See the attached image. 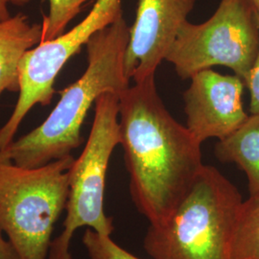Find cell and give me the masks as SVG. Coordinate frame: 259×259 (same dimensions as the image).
Listing matches in <instances>:
<instances>
[{"label": "cell", "instance_id": "6da1fadb", "mask_svg": "<svg viewBox=\"0 0 259 259\" xmlns=\"http://www.w3.org/2000/svg\"><path fill=\"white\" fill-rule=\"evenodd\" d=\"M118 120L132 200L150 225L160 224L203 169L202 143L168 111L156 76L121 93Z\"/></svg>", "mask_w": 259, "mask_h": 259}, {"label": "cell", "instance_id": "7a4b0ae2", "mask_svg": "<svg viewBox=\"0 0 259 259\" xmlns=\"http://www.w3.org/2000/svg\"><path fill=\"white\" fill-rule=\"evenodd\" d=\"M130 27L123 14L93 35L85 45L88 66L83 74L61 92L55 108L36 129L0 151V157L25 168H36L68 156L82 143L81 128L93 104L103 93L120 95L129 88L125 54Z\"/></svg>", "mask_w": 259, "mask_h": 259}, {"label": "cell", "instance_id": "3957f363", "mask_svg": "<svg viewBox=\"0 0 259 259\" xmlns=\"http://www.w3.org/2000/svg\"><path fill=\"white\" fill-rule=\"evenodd\" d=\"M242 196L211 165H204L166 219L150 225L143 246L154 259H231Z\"/></svg>", "mask_w": 259, "mask_h": 259}, {"label": "cell", "instance_id": "277c9868", "mask_svg": "<svg viewBox=\"0 0 259 259\" xmlns=\"http://www.w3.org/2000/svg\"><path fill=\"white\" fill-rule=\"evenodd\" d=\"M71 156L25 168L0 157V231L20 259H48L55 224L65 210Z\"/></svg>", "mask_w": 259, "mask_h": 259}, {"label": "cell", "instance_id": "5b68a950", "mask_svg": "<svg viewBox=\"0 0 259 259\" xmlns=\"http://www.w3.org/2000/svg\"><path fill=\"white\" fill-rule=\"evenodd\" d=\"M94 119L82 154L69 169V193L64 230L51 243L48 259H72L70 243L81 228L111 235L112 218L104 210L106 178L111 155L120 145L119 95L105 93L96 100Z\"/></svg>", "mask_w": 259, "mask_h": 259}, {"label": "cell", "instance_id": "8992f818", "mask_svg": "<svg viewBox=\"0 0 259 259\" xmlns=\"http://www.w3.org/2000/svg\"><path fill=\"white\" fill-rule=\"evenodd\" d=\"M258 47L256 12L250 0H221L206 21L185 22L165 61L182 79L221 65L246 82Z\"/></svg>", "mask_w": 259, "mask_h": 259}, {"label": "cell", "instance_id": "52a82bcc", "mask_svg": "<svg viewBox=\"0 0 259 259\" xmlns=\"http://www.w3.org/2000/svg\"><path fill=\"white\" fill-rule=\"evenodd\" d=\"M123 14L121 0H96L87 17L68 32L40 42L23 56L19 65V99L9 119L0 128V151L15 140L20 124L36 105H49L56 78L65 64L93 35Z\"/></svg>", "mask_w": 259, "mask_h": 259}, {"label": "cell", "instance_id": "ba28073f", "mask_svg": "<svg viewBox=\"0 0 259 259\" xmlns=\"http://www.w3.org/2000/svg\"><path fill=\"white\" fill-rule=\"evenodd\" d=\"M195 3L196 0H139L125 54V71L131 82L156 76Z\"/></svg>", "mask_w": 259, "mask_h": 259}, {"label": "cell", "instance_id": "9c48e42d", "mask_svg": "<svg viewBox=\"0 0 259 259\" xmlns=\"http://www.w3.org/2000/svg\"><path fill=\"white\" fill-rule=\"evenodd\" d=\"M190 80L184 93L186 127L199 142L225 139L247 120L242 100L246 84L240 77L210 68Z\"/></svg>", "mask_w": 259, "mask_h": 259}, {"label": "cell", "instance_id": "30bf717a", "mask_svg": "<svg viewBox=\"0 0 259 259\" xmlns=\"http://www.w3.org/2000/svg\"><path fill=\"white\" fill-rule=\"evenodd\" d=\"M41 38L42 24L31 23L23 14L0 21V97L4 92H19L20 62Z\"/></svg>", "mask_w": 259, "mask_h": 259}, {"label": "cell", "instance_id": "8fae6325", "mask_svg": "<svg viewBox=\"0 0 259 259\" xmlns=\"http://www.w3.org/2000/svg\"><path fill=\"white\" fill-rule=\"evenodd\" d=\"M214 154L244 172L250 195L259 193V114H250L235 132L218 140Z\"/></svg>", "mask_w": 259, "mask_h": 259}, {"label": "cell", "instance_id": "7c38bea8", "mask_svg": "<svg viewBox=\"0 0 259 259\" xmlns=\"http://www.w3.org/2000/svg\"><path fill=\"white\" fill-rule=\"evenodd\" d=\"M231 259H259V193L243 200L232 237Z\"/></svg>", "mask_w": 259, "mask_h": 259}, {"label": "cell", "instance_id": "4fadbf2b", "mask_svg": "<svg viewBox=\"0 0 259 259\" xmlns=\"http://www.w3.org/2000/svg\"><path fill=\"white\" fill-rule=\"evenodd\" d=\"M89 0H49V13L42 20L41 42L54 39L77 17Z\"/></svg>", "mask_w": 259, "mask_h": 259}, {"label": "cell", "instance_id": "5bb4252c", "mask_svg": "<svg viewBox=\"0 0 259 259\" xmlns=\"http://www.w3.org/2000/svg\"><path fill=\"white\" fill-rule=\"evenodd\" d=\"M82 241L91 259H140L121 248L111 235L100 234L91 229L85 230Z\"/></svg>", "mask_w": 259, "mask_h": 259}, {"label": "cell", "instance_id": "9a60e30c", "mask_svg": "<svg viewBox=\"0 0 259 259\" xmlns=\"http://www.w3.org/2000/svg\"><path fill=\"white\" fill-rule=\"evenodd\" d=\"M256 20L259 29V13L256 12ZM250 96V114H259V47L255 61L245 82Z\"/></svg>", "mask_w": 259, "mask_h": 259}, {"label": "cell", "instance_id": "2e32d148", "mask_svg": "<svg viewBox=\"0 0 259 259\" xmlns=\"http://www.w3.org/2000/svg\"><path fill=\"white\" fill-rule=\"evenodd\" d=\"M32 0H0V21L9 19L12 15L10 13V5L23 7L31 3Z\"/></svg>", "mask_w": 259, "mask_h": 259}, {"label": "cell", "instance_id": "e0dca14e", "mask_svg": "<svg viewBox=\"0 0 259 259\" xmlns=\"http://www.w3.org/2000/svg\"><path fill=\"white\" fill-rule=\"evenodd\" d=\"M0 259H20L19 253L9 240L3 237L0 231Z\"/></svg>", "mask_w": 259, "mask_h": 259}, {"label": "cell", "instance_id": "ac0fdd59", "mask_svg": "<svg viewBox=\"0 0 259 259\" xmlns=\"http://www.w3.org/2000/svg\"><path fill=\"white\" fill-rule=\"evenodd\" d=\"M250 2H251V4H252V6L254 7V9H255V12H257L259 13V0H250Z\"/></svg>", "mask_w": 259, "mask_h": 259}]
</instances>
